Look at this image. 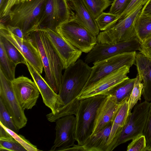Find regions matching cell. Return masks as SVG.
Here are the masks:
<instances>
[{"instance_id": "26", "label": "cell", "mask_w": 151, "mask_h": 151, "mask_svg": "<svg viewBox=\"0 0 151 151\" xmlns=\"http://www.w3.org/2000/svg\"><path fill=\"white\" fill-rule=\"evenodd\" d=\"M16 65L8 56L3 45L0 41V70L9 80L12 81L15 78Z\"/></svg>"}, {"instance_id": "18", "label": "cell", "mask_w": 151, "mask_h": 151, "mask_svg": "<svg viewBox=\"0 0 151 151\" xmlns=\"http://www.w3.org/2000/svg\"><path fill=\"white\" fill-rule=\"evenodd\" d=\"M129 114L128 101L119 104L111 121V129L106 151H112L120 133L126 124Z\"/></svg>"}, {"instance_id": "9", "label": "cell", "mask_w": 151, "mask_h": 151, "mask_svg": "<svg viewBox=\"0 0 151 151\" xmlns=\"http://www.w3.org/2000/svg\"><path fill=\"white\" fill-rule=\"evenodd\" d=\"M142 43L134 36L126 41L112 44L97 43L85 58L87 63L104 59L118 54L140 51Z\"/></svg>"}, {"instance_id": "31", "label": "cell", "mask_w": 151, "mask_h": 151, "mask_svg": "<svg viewBox=\"0 0 151 151\" xmlns=\"http://www.w3.org/2000/svg\"><path fill=\"white\" fill-rule=\"evenodd\" d=\"M143 88V83L137 75L135 78L134 86L128 101L129 114L131 113L138 101L141 100Z\"/></svg>"}, {"instance_id": "33", "label": "cell", "mask_w": 151, "mask_h": 151, "mask_svg": "<svg viewBox=\"0 0 151 151\" xmlns=\"http://www.w3.org/2000/svg\"><path fill=\"white\" fill-rule=\"evenodd\" d=\"M0 150L26 151V150L12 136L0 137Z\"/></svg>"}, {"instance_id": "6", "label": "cell", "mask_w": 151, "mask_h": 151, "mask_svg": "<svg viewBox=\"0 0 151 151\" xmlns=\"http://www.w3.org/2000/svg\"><path fill=\"white\" fill-rule=\"evenodd\" d=\"M56 29L65 40L82 52L88 53L97 43V36L74 19L62 23Z\"/></svg>"}, {"instance_id": "16", "label": "cell", "mask_w": 151, "mask_h": 151, "mask_svg": "<svg viewBox=\"0 0 151 151\" xmlns=\"http://www.w3.org/2000/svg\"><path fill=\"white\" fill-rule=\"evenodd\" d=\"M27 66L34 81L37 85L45 105L55 113L65 104L59 95L53 90L45 79L32 66L27 62Z\"/></svg>"}, {"instance_id": "38", "label": "cell", "mask_w": 151, "mask_h": 151, "mask_svg": "<svg viewBox=\"0 0 151 151\" xmlns=\"http://www.w3.org/2000/svg\"><path fill=\"white\" fill-rule=\"evenodd\" d=\"M144 0H132L126 9L119 16V20L124 18L129 15L138 7Z\"/></svg>"}, {"instance_id": "5", "label": "cell", "mask_w": 151, "mask_h": 151, "mask_svg": "<svg viewBox=\"0 0 151 151\" xmlns=\"http://www.w3.org/2000/svg\"><path fill=\"white\" fill-rule=\"evenodd\" d=\"M148 0H144L138 7L127 17L120 19L108 29L100 32L97 36V42L112 44L127 40L135 36L134 24L142 9Z\"/></svg>"}, {"instance_id": "17", "label": "cell", "mask_w": 151, "mask_h": 151, "mask_svg": "<svg viewBox=\"0 0 151 151\" xmlns=\"http://www.w3.org/2000/svg\"><path fill=\"white\" fill-rule=\"evenodd\" d=\"M119 105L111 95L106 96L97 110L93 129L90 137L103 129L111 122Z\"/></svg>"}, {"instance_id": "14", "label": "cell", "mask_w": 151, "mask_h": 151, "mask_svg": "<svg viewBox=\"0 0 151 151\" xmlns=\"http://www.w3.org/2000/svg\"><path fill=\"white\" fill-rule=\"evenodd\" d=\"M55 122V138L50 151H64L75 145L76 117L74 115H68L58 119Z\"/></svg>"}, {"instance_id": "46", "label": "cell", "mask_w": 151, "mask_h": 151, "mask_svg": "<svg viewBox=\"0 0 151 151\" xmlns=\"http://www.w3.org/2000/svg\"><path fill=\"white\" fill-rule=\"evenodd\" d=\"M27 0H22V1H21V2H23L26 1H27Z\"/></svg>"}, {"instance_id": "4", "label": "cell", "mask_w": 151, "mask_h": 151, "mask_svg": "<svg viewBox=\"0 0 151 151\" xmlns=\"http://www.w3.org/2000/svg\"><path fill=\"white\" fill-rule=\"evenodd\" d=\"M106 96L98 95L80 100L76 114L75 138L78 144L83 145L92 134L97 110Z\"/></svg>"}, {"instance_id": "2", "label": "cell", "mask_w": 151, "mask_h": 151, "mask_svg": "<svg viewBox=\"0 0 151 151\" xmlns=\"http://www.w3.org/2000/svg\"><path fill=\"white\" fill-rule=\"evenodd\" d=\"M92 70V68L81 59L65 69L58 93L65 105L77 99Z\"/></svg>"}, {"instance_id": "1", "label": "cell", "mask_w": 151, "mask_h": 151, "mask_svg": "<svg viewBox=\"0 0 151 151\" xmlns=\"http://www.w3.org/2000/svg\"><path fill=\"white\" fill-rule=\"evenodd\" d=\"M27 37L39 52L45 72L44 79L55 92L58 94L64 69L59 58L42 29L34 31Z\"/></svg>"}, {"instance_id": "15", "label": "cell", "mask_w": 151, "mask_h": 151, "mask_svg": "<svg viewBox=\"0 0 151 151\" xmlns=\"http://www.w3.org/2000/svg\"><path fill=\"white\" fill-rule=\"evenodd\" d=\"M12 83L22 107L24 110L31 109L36 105L40 93L36 84L23 76L15 78Z\"/></svg>"}, {"instance_id": "3", "label": "cell", "mask_w": 151, "mask_h": 151, "mask_svg": "<svg viewBox=\"0 0 151 151\" xmlns=\"http://www.w3.org/2000/svg\"><path fill=\"white\" fill-rule=\"evenodd\" d=\"M46 1L28 0L16 5L7 16L9 20L6 25L19 27L26 38L35 30L38 19Z\"/></svg>"}, {"instance_id": "25", "label": "cell", "mask_w": 151, "mask_h": 151, "mask_svg": "<svg viewBox=\"0 0 151 151\" xmlns=\"http://www.w3.org/2000/svg\"><path fill=\"white\" fill-rule=\"evenodd\" d=\"M134 29L135 36L142 43L151 34V17L141 12L135 21Z\"/></svg>"}, {"instance_id": "20", "label": "cell", "mask_w": 151, "mask_h": 151, "mask_svg": "<svg viewBox=\"0 0 151 151\" xmlns=\"http://www.w3.org/2000/svg\"><path fill=\"white\" fill-rule=\"evenodd\" d=\"M135 64L143 84L142 95L145 100L151 101V59L139 52L136 53Z\"/></svg>"}, {"instance_id": "27", "label": "cell", "mask_w": 151, "mask_h": 151, "mask_svg": "<svg viewBox=\"0 0 151 151\" xmlns=\"http://www.w3.org/2000/svg\"><path fill=\"white\" fill-rule=\"evenodd\" d=\"M0 41L3 45L8 57L16 65L24 64L26 65L27 61L19 50L5 37L0 35Z\"/></svg>"}, {"instance_id": "28", "label": "cell", "mask_w": 151, "mask_h": 151, "mask_svg": "<svg viewBox=\"0 0 151 151\" xmlns=\"http://www.w3.org/2000/svg\"><path fill=\"white\" fill-rule=\"evenodd\" d=\"M80 100L77 99L59 108L54 114L50 112L47 114L46 116L47 119L50 122H54L58 119L67 115H75Z\"/></svg>"}, {"instance_id": "7", "label": "cell", "mask_w": 151, "mask_h": 151, "mask_svg": "<svg viewBox=\"0 0 151 151\" xmlns=\"http://www.w3.org/2000/svg\"><path fill=\"white\" fill-rule=\"evenodd\" d=\"M136 53V52L123 53L93 62L90 76L83 88L125 65L132 67L135 63Z\"/></svg>"}, {"instance_id": "12", "label": "cell", "mask_w": 151, "mask_h": 151, "mask_svg": "<svg viewBox=\"0 0 151 151\" xmlns=\"http://www.w3.org/2000/svg\"><path fill=\"white\" fill-rule=\"evenodd\" d=\"M40 29L45 32L59 58L64 69L73 64L79 59L82 51L65 40L56 29L48 28Z\"/></svg>"}, {"instance_id": "34", "label": "cell", "mask_w": 151, "mask_h": 151, "mask_svg": "<svg viewBox=\"0 0 151 151\" xmlns=\"http://www.w3.org/2000/svg\"><path fill=\"white\" fill-rule=\"evenodd\" d=\"M9 134L21 145L27 151H38L36 146L32 144L24 137L21 134H18L11 129L6 128L0 123Z\"/></svg>"}, {"instance_id": "35", "label": "cell", "mask_w": 151, "mask_h": 151, "mask_svg": "<svg viewBox=\"0 0 151 151\" xmlns=\"http://www.w3.org/2000/svg\"><path fill=\"white\" fill-rule=\"evenodd\" d=\"M132 140L127 147V151H144L147 145V141L143 134H140Z\"/></svg>"}, {"instance_id": "40", "label": "cell", "mask_w": 151, "mask_h": 151, "mask_svg": "<svg viewBox=\"0 0 151 151\" xmlns=\"http://www.w3.org/2000/svg\"><path fill=\"white\" fill-rule=\"evenodd\" d=\"M20 2V0H7L1 14H0V18L8 16L13 7Z\"/></svg>"}, {"instance_id": "39", "label": "cell", "mask_w": 151, "mask_h": 151, "mask_svg": "<svg viewBox=\"0 0 151 151\" xmlns=\"http://www.w3.org/2000/svg\"><path fill=\"white\" fill-rule=\"evenodd\" d=\"M140 52L151 59V34L142 43Z\"/></svg>"}, {"instance_id": "23", "label": "cell", "mask_w": 151, "mask_h": 151, "mask_svg": "<svg viewBox=\"0 0 151 151\" xmlns=\"http://www.w3.org/2000/svg\"><path fill=\"white\" fill-rule=\"evenodd\" d=\"M135 81V78L130 79L128 78L124 80L114 86L109 95H111L118 104L128 101Z\"/></svg>"}, {"instance_id": "41", "label": "cell", "mask_w": 151, "mask_h": 151, "mask_svg": "<svg viewBox=\"0 0 151 151\" xmlns=\"http://www.w3.org/2000/svg\"><path fill=\"white\" fill-rule=\"evenodd\" d=\"M6 26L7 29L13 35L21 38H25L22 31L19 27L8 24Z\"/></svg>"}, {"instance_id": "24", "label": "cell", "mask_w": 151, "mask_h": 151, "mask_svg": "<svg viewBox=\"0 0 151 151\" xmlns=\"http://www.w3.org/2000/svg\"><path fill=\"white\" fill-rule=\"evenodd\" d=\"M54 3L57 27L62 23L74 19L75 13L71 8L68 0H54Z\"/></svg>"}, {"instance_id": "29", "label": "cell", "mask_w": 151, "mask_h": 151, "mask_svg": "<svg viewBox=\"0 0 151 151\" xmlns=\"http://www.w3.org/2000/svg\"><path fill=\"white\" fill-rule=\"evenodd\" d=\"M96 19L111 5L113 1L110 0H82Z\"/></svg>"}, {"instance_id": "30", "label": "cell", "mask_w": 151, "mask_h": 151, "mask_svg": "<svg viewBox=\"0 0 151 151\" xmlns=\"http://www.w3.org/2000/svg\"><path fill=\"white\" fill-rule=\"evenodd\" d=\"M119 17L109 12H102L96 19L99 30L104 31L111 27L118 21Z\"/></svg>"}, {"instance_id": "32", "label": "cell", "mask_w": 151, "mask_h": 151, "mask_svg": "<svg viewBox=\"0 0 151 151\" xmlns=\"http://www.w3.org/2000/svg\"><path fill=\"white\" fill-rule=\"evenodd\" d=\"M0 123L15 133H18L19 129L16 126L12 116L0 99Z\"/></svg>"}, {"instance_id": "19", "label": "cell", "mask_w": 151, "mask_h": 151, "mask_svg": "<svg viewBox=\"0 0 151 151\" xmlns=\"http://www.w3.org/2000/svg\"><path fill=\"white\" fill-rule=\"evenodd\" d=\"M75 14L74 20L97 36L100 32L96 19L82 0H68Z\"/></svg>"}, {"instance_id": "11", "label": "cell", "mask_w": 151, "mask_h": 151, "mask_svg": "<svg viewBox=\"0 0 151 151\" xmlns=\"http://www.w3.org/2000/svg\"><path fill=\"white\" fill-rule=\"evenodd\" d=\"M130 67L125 65L104 77L94 83L83 88L77 96L79 100L98 95H108L116 85L128 78Z\"/></svg>"}, {"instance_id": "37", "label": "cell", "mask_w": 151, "mask_h": 151, "mask_svg": "<svg viewBox=\"0 0 151 151\" xmlns=\"http://www.w3.org/2000/svg\"><path fill=\"white\" fill-rule=\"evenodd\" d=\"M143 134L145 137L147 141V145L144 151H151V102L150 103Z\"/></svg>"}, {"instance_id": "45", "label": "cell", "mask_w": 151, "mask_h": 151, "mask_svg": "<svg viewBox=\"0 0 151 151\" xmlns=\"http://www.w3.org/2000/svg\"><path fill=\"white\" fill-rule=\"evenodd\" d=\"M0 13H1L7 1V0H0Z\"/></svg>"}, {"instance_id": "36", "label": "cell", "mask_w": 151, "mask_h": 151, "mask_svg": "<svg viewBox=\"0 0 151 151\" xmlns=\"http://www.w3.org/2000/svg\"><path fill=\"white\" fill-rule=\"evenodd\" d=\"M132 0H114L109 12L119 16L126 9Z\"/></svg>"}, {"instance_id": "8", "label": "cell", "mask_w": 151, "mask_h": 151, "mask_svg": "<svg viewBox=\"0 0 151 151\" xmlns=\"http://www.w3.org/2000/svg\"><path fill=\"white\" fill-rule=\"evenodd\" d=\"M150 103L146 100L136 104L128 114L127 122L114 146V149L141 134L145 127Z\"/></svg>"}, {"instance_id": "22", "label": "cell", "mask_w": 151, "mask_h": 151, "mask_svg": "<svg viewBox=\"0 0 151 151\" xmlns=\"http://www.w3.org/2000/svg\"><path fill=\"white\" fill-rule=\"evenodd\" d=\"M57 27L54 0H47L44 8L38 19L35 30L47 28L55 30Z\"/></svg>"}, {"instance_id": "13", "label": "cell", "mask_w": 151, "mask_h": 151, "mask_svg": "<svg viewBox=\"0 0 151 151\" xmlns=\"http://www.w3.org/2000/svg\"><path fill=\"white\" fill-rule=\"evenodd\" d=\"M0 35L7 39L20 51L27 62L38 73L42 74L43 66L39 52L28 37L19 38L12 34L0 23Z\"/></svg>"}, {"instance_id": "44", "label": "cell", "mask_w": 151, "mask_h": 151, "mask_svg": "<svg viewBox=\"0 0 151 151\" xmlns=\"http://www.w3.org/2000/svg\"><path fill=\"white\" fill-rule=\"evenodd\" d=\"M12 136L0 124V137H6Z\"/></svg>"}, {"instance_id": "21", "label": "cell", "mask_w": 151, "mask_h": 151, "mask_svg": "<svg viewBox=\"0 0 151 151\" xmlns=\"http://www.w3.org/2000/svg\"><path fill=\"white\" fill-rule=\"evenodd\" d=\"M111 127V122L103 129L89 137L83 145L85 151H106Z\"/></svg>"}, {"instance_id": "43", "label": "cell", "mask_w": 151, "mask_h": 151, "mask_svg": "<svg viewBox=\"0 0 151 151\" xmlns=\"http://www.w3.org/2000/svg\"><path fill=\"white\" fill-rule=\"evenodd\" d=\"M64 151H85L83 145L75 144L73 146L67 148Z\"/></svg>"}, {"instance_id": "10", "label": "cell", "mask_w": 151, "mask_h": 151, "mask_svg": "<svg viewBox=\"0 0 151 151\" xmlns=\"http://www.w3.org/2000/svg\"><path fill=\"white\" fill-rule=\"evenodd\" d=\"M0 99L12 116L19 130L25 127L27 119L24 110L17 98L12 86V81L8 79L0 70Z\"/></svg>"}, {"instance_id": "42", "label": "cell", "mask_w": 151, "mask_h": 151, "mask_svg": "<svg viewBox=\"0 0 151 151\" xmlns=\"http://www.w3.org/2000/svg\"><path fill=\"white\" fill-rule=\"evenodd\" d=\"M141 12L151 17V0H148L147 1L143 6Z\"/></svg>"}]
</instances>
